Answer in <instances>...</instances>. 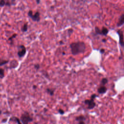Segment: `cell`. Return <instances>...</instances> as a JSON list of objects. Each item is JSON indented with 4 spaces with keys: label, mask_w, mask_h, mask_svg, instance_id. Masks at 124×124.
Returning <instances> with one entry per match:
<instances>
[{
    "label": "cell",
    "mask_w": 124,
    "mask_h": 124,
    "mask_svg": "<svg viewBox=\"0 0 124 124\" xmlns=\"http://www.w3.org/2000/svg\"><path fill=\"white\" fill-rule=\"evenodd\" d=\"M36 1L37 4H39L40 2V0H36Z\"/></svg>",
    "instance_id": "44dd1931"
},
{
    "label": "cell",
    "mask_w": 124,
    "mask_h": 124,
    "mask_svg": "<svg viewBox=\"0 0 124 124\" xmlns=\"http://www.w3.org/2000/svg\"><path fill=\"white\" fill-rule=\"evenodd\" d=\"M46 92L47 93L49 94L50 95H53L54 94V90L52 89H50V88H47L46 89Z\"/></svg>",
    "instance_id": "9c48e42d"
},
{
    "label": "cell",
    "mask_w": 124,
    "mask_h": 124,
    "mask_svg": "<svg viewBox=\"0 0 124 124\" xmlns=\"http://www.w3.org/2000/svg\"><path fill=\"white\" fill-rule=\"evenodd\" d=\"M58 112H59V113L60 114H62V115L64 113V110H63L62 109H59V110H58Z\"/></svg>",
    "instance_id": "d6986e66"
},
{
    "label": "cell",
    "mask_w": 124,
    "mask_h": 124,
    "mask_svg": "<svg viewBox=\"0 0 124 124\" xmlns=\"http://www.w3.org/2000/svg\"><path fill=\"white\" fill-rule=\"evenodd\" d=\"M119 35H120V43L121 44L122 46H124V42H123V34L122 33V32L120 31V32L119 33Z\"/></svg>",
    "instance_id": "8fae6325"
},
{
    "label": "cell",
    "mask_w": 124,
    "mask_h": 124,
    "mask_svg": "<svg viewBox=\"0 0 124 124\" xmlns=\"http://www.w3.org/2000/svg\"><path fill=\"white\" fill-rule=\"evenodd\" d=\"M16 35H17V34H16V33H15V34H13L11 37H10L8 38V40H9V41H12V40H13L14 38H15L16 36Z\"/></svg>",
    "instance_id": "ac0fdd59"
},
{
    "label": "cell",
    "mask_w": 124,
    "mask_h": 124,
    "mask_svg": "<svg viewBox=\"0 0 124 124\" xmlns=\"http://www.w3.org/2000/svg\"><path fill=\"white\" fill-rule=\"evenodd\" d=\"M3 120H4V121H3V122H3V123H4V122H6V121H7V119H3Z\"/></svg>",
    "instance_id": "7402d4cb"
},
{
    "label": "cell",
    "mask_w": 124,
    "mask_h": 124,
    "mask_svg": "<svg viewBox=\"0 0 124 124\" xmlns=\"http://www.w3.org/2000/svg\"><path fill=\"white\" fill-rule=\"evenodd\" d=\"M26 53V48L23 45H20L18 46V51L17 52V55L19 57H23L24 56Z\"/></svg>",
    "instance_id": "5b68a950"
},
{
    "label": "cell",
    "mask_w": 124,
    "mask_h": 124,
    "mask_svg": "<svg viewBox=\"0 0 124 124\" xmlns=\"http://www.w3.org/2000/svg\"><path fill=\"white\" fill-rule=\"evenodd\" d=\"M7 2L5 1V0H0V6L3 7L4 5H6Z\"/></svg>",
    "instance_id": "9a60e30c"
},
{
    "label": "cell",
    "mask_w": 124,
    "mask_h": 124,
    "mask_svg": "<svg viewBox=\"0 0 124 124\" xmlns=\"http://www.w3.org/2000/svg\"><path fill=\"white\" fill-rule=\"evenodd\" d=\"M9 62L8 60H3L1 59H0V66L3 65L6 63H7Z\"/></svg>",
    "instance_id": "30bf717a"
},
{
    "label": "cell",
    "mask_w": 124,
    "mask_h": 124,
    "mask_svg": "<svg viewBox=\"0 0 124 124\" xmlns=\"http://www.w3.org/2000/svg\"><path fill=\"white\" fill-rule=\"evenodd\" d=\"M12 0V2H15L16 0Z\"/></svg>",
    "instance_id": "603a6c76"
},
{
    "label": "cell",
    "mask_w": 124,
    "mask_h": 124,
    "mask_svg": "<svg viewBox=\"0 0 124 124\" xmlns=\"http://www.w3.org/2000/svg\"><path fill=\"white\" fill-rule=\"evenodd\" d=\"M123 24H124V15H123L120 17L118 25V26H121Z\"/></svg>",
    "instance_id": "ba28073f"
},
{
    "label": "cell",
    "mask_w": 124,
    "mask_h": 124,
    "mask_svg": "<svg viewBox=\"0 0 124 124\" xmlns=\"http://www.w3.org/2000/svg\"><path fill=\"white\" fill-rule=\"evenodd\" d=\"M20 120L22 124H28L32 121L33 119L28 112H25L21 115Z\"/></svg>",
    "instance_id": "7a4b0ae2"
},
{
    "label": "cell",
    "mask_w": 124,
    "mask_h": 124,
    "mask_svg": "<svg viewBox=\"0 0 124 124\" xmlns=\"http://www.w3.org/2000/svg\"><path fill=\"white\" fill-rule=\"evenodd\" d=\"M4 77V71L3 69H0V78L2 79Z\"/></svg>",
    "instance_id": "7c38bea8"
},
{
    "label": "cell",
    "mask_w": 124,
    "mask_h": 124,
    "mask_svg": "<svg viewBox=\"0 0 124 124\" xmlns=\"http://www.w3.org/2000/svg\"><path fill=\"white\" fill-rule=\"evenodd\" d=\"M36 88V86H33V88L35 89V88Z\"/></svg>",
    "instance_id": "cb8c5ba5"
},
{
    "label": "cell",
    "mask_w": 124,
    "mask_h": 124,
    "mask_svg": "<svg viewBox=\"0 0 124 124\" xmlns=\"http://www.w3.org/2000/svg\"></svg>",
    "instance_id": "484cf974"
},
{
    "label": "cell",
    "mask_w": 124,
    "mask_h": 124,
    "mask_svg": "<svg viewBox=\"0 0 124 124\" xmlns=\"http://www.w3.org/2000/svg\"><path fill=\"white\" fill-rule=\"evenodd\" d=\"M34 67H35V68L36 69L38 70V69H39V68H40V65L38 64H36L34 65Z\"/></svg>",
    "instance_id": "ffe728a7"
},
{
    "label": "cell",
    "mask_w": 124,
    "mask_h": 124,
    "mask_svg": "<svg viewBox=\"0 0 124 124\" xmlns=\"http://www.w3.org/2000/svg\"><path fill=\"white\" fill-rule=\"evenodd\" d=\"M76 120L78 122V124H85V118L83 116H79L76 118Z\"/></svg>",
    "instance_id": "8992f818"
},
{
    "label": "cell",
    "mask_w": 124,
    "mask_h": 124,
    "mask_svg": "<svg viewBox=\"0 0 124 124\" xmlns=\"http://www.w3.org/2000/svg\"><path fill=\"white\" fill-rule=\"evenodd\" d=\"M11 119H13L14 120H15V121L17 122V124H21V123L20 122V120H19V119H18V118H16V117H12V118H11Z\"/></svg>",
    "instance_id": "e0dca14e"
},
{
    "label": "cell",
    "mask_w": 124,
    "mask_h": 124,
    "mask_svg": "<svg viewBox=\"0 0 124 124\" xmlns=\"http://www.w3.org/2000/svg\"><path fill=\"white\" fill-rule=\"evenodd\" d=\"M108 82V79L106 78H104L101 80V84L102 85H105Z\"/></svg>",
    "instance_id": "2e32d148"
},
{
    "label": "cell",
    "mask_w": 124,
    "mask_h": 124,
    "mask_svg": "<svg viewBox=\"0 0 124 124\" xmlns=\"http://www.w3.org/2000/svg\"><path fill=\"white\" fill-rule=\"evenodd\" d=\"M21 30L23 32H25L28 30V25L27 23H25L24 24Z\"/></svg>",
    "instance_id": "4fadbf2b"
},
{
    "label": "cell",
    "mask_w": 124,
    "mask_h": 124,
    "mask_svg": "<svg viewBox=\"0 0 124 124\" xmlns=\"http://www.w3.org/2000/svg\"><path fill=\"white\" fill-rule=\"evenodd\" d=\"M107 88H106L105 86L102 85V86H100V87L98 89L97 91H98V93H101V94H103V93H106V92H107Z\"/></svg>",
    "instance_id": "52a82bcc"
},
{
    "label": "cell",
    "mask_w": 124,
    "mask_h": 124,
    "mask_svg": "<svg viewBox=\"0 0 124 124\" xmlns=\"http://www.w3.org/2000/svg\"><path fill=\"white\" fill-rule=\"evenodd\" d=\"M1 114V110L0 109V115Z\"/></svg>",
    "instance_id": "d4e9b609"
},
{
    "label": "cell",
    "mask_w": 124,
    "mask_h": 124,
    "mask_svg": "<svg viewBox=\"0 0 124 124\" xmlns=\"http://www.w3.org/2000/svg\"><path fill=\"white\" fill-rule=\"evenodd\" d=\"M28 15L34 21L38 22L40 20V14L39 12H36L33 15L32 11L31 10H30L28 12Z\"/></svg>",
    "instance_id": "277c9868"
},
{
    "label": "cell",
    "mask_w": 124,
    "mask_h": 124,
    "mask_svg": "<svg viewBox=\"0 0 124 124\" xmlns=\"http://www.w3.org/2000/svg\"></svg>",
    "instance_id": "4316f807"
},
{
    "label": "cell",
    "mask_w": 124,
    "mask_h": 124,
    "mask_svg": "<svg viewBox=\"0 0 124 124\" xmlns=\"http://www.w3.org/2000/svg\"><path fill=\"white\" fill-rule=\"evenodd\" d=\"M70 47L72 54L74 55L83 52L85 49V45L82 42L73 43L70 44Z\"/></svg>",
    "instance_id": "6da1fadb"
},
{
    "label": "cell",
    "mask_w": 124,
    "mask_h": 124,
    "mask_svg": "<svg viewBox=\"0 0 124 124\" xmlns=\"http://www.w3.org/2000/svg\"><path fill=\"white\" fill-rule=\"evenodd\" d=\"M108 32V30L106 28H103L101 31H99V32L103 34H106Z\"/></svg>",
    "instance_id": "5bb4252c"
},
{
    "label": "cell",
    "mask_w": 124,
    "mask_h": 124,
    "mask_svg": "<svg viewBox=\"0 0 124 124\" xmlns=\"http://www.w3.org/2000/svg\"><path fill=\"white\" fill-rule=\"evenodd\" d=\"M96 97V95L95 94H93L92 95L90 99L85 100L84 103L86 105L88 106V108L91 109L94 108L95 106V103L94 102V99Z\"/></svg>",
    "instance_id": "3957f363"
}]
</instances>
